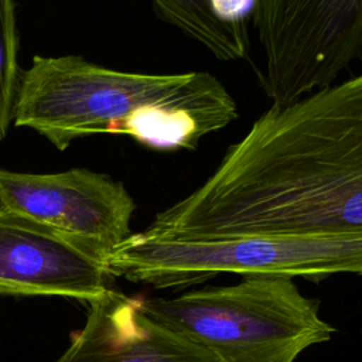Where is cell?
Returning a JSON list of instances; mask_svg holds the SVG:
<instances>
[{
  "mask_svg": "<svg viewBox=\"0 0 362 362\" xmlns=\"http://www.w3.org/2000/svg\"><path fill=\"white\" fill-rule=\"evenodd\" d=\"M139 307L219 362H294L335 332L320 317V301L280 276H249L170 298L139 297Z\"/></svg>",
  "mask_w": 362,
  "mask_h": 362,
  "instance_id": "cell-3",
  "label": "cell"
},
{
  "mask_svg": "<svg viewBox=\"0 0 362 362\" xmlns=\"http://www.w3.org/2000/svg\"><path fill=\"white\" fill-rule=\"evenodd\" d=\"M110 274L105 255L28 216L0 206V293L89 303Z\"/></svg>",
  "mask_w": 362,
  "mask_h": 362,
  "instance_id": "cell-6",
  "label": "cell"
},
{
  "mask_svg": "<svg viewBox=\"0 0 362 362\" xmlns=\"http://www.w3.org/2000/svg\"><path fill=\"white\" fill-rule=\"evenodd\" d=\"M21 72L16 1L0 0V140L7 134L13 120Z\"/></svg>",
  "mask_w": 362,
  "mask_h": 362,
  "instance_id": "cell-8",
  "label": "cell"
},
{
  "mask_svg": "<svg viewBox=\"0 0 362 362\" xmlns=\"http://www.w3.org/2000/svg\"><path fill=\"white\" fill-rule=\"evenodd\" d=\"M144 232L174 238L362 235V76L272 106L212 175Z\"/></svg>",
  "mask_w": 362,
  "mask_h": 362,
  "instance_id": "cell-1",
  "label": "cell"
},
{
  "mask_svg": "<svg viewBox=\"0 0 362 362\" xmlns=\"http://www.w3.org/2000/svg\"><path fill=\"white\" fill-rule=\"evenodd\" d=\"M188 1L189 0H151V4L158 18L168 24L182 14Z\"/></svg>",
  "mask_w": 362,
  "mask_h": 362,
  "instance_id": "cell-9",
  "label": "cell"
},
{
  "mask_svg": "<svg viewBox=\"0 0 362 362\" xmlns=\"http://www.w3.org/2000/svg\"><path fill=\"white\" fill-rule=\"evenodd\" d=\"M83 327L55 362H219L209 351L146 315L139 297L109 287L88 303Z\"/></svg>",
  "mask_w": 362,
  "mask_h": 362,
  "instance_id": "cell-7",
  "label": "cell"
},
{
  "mask_svg": "<svg viewBox=\"0 0 362 362\" xmlns=\"http://www.w3.org/2000/svg\"><path fill=\"white\" fill-rule=\"evenodd\" d=\"M238 117L236 100L209 72H126L79 55L33 57L13 110L16 126L59 151L95 134L129 136L163 151L195 150Z\"/></svg>",
  "mask_w": 362,
  "mask_h": 362,
  "instance_id": "cell-2",
  "label": "cell"
},
{
  "mask_svg": "<svg viewBox=\"0 0 362 362\" xmlns=\"http://www.w3.org/2000/svg\"><path fill=\"white\" fill-rule=\"evenodd\" d=\"M110 277L156 288L185 287L222 273L280 276L318 283L361 273L362 235L320 238H174L130 233L106 256Z\"/></svg>",
  "mask_w": 362,
  "mask_h": 362,
  "instance_id": "cell-4",
  "label": "cell"
},
{
  "mask_svg": "<svg viewBox=\"0 0 362 362\" xmlns=\"http://www.w3.org/2000/svg\"><path fill=\"white\" fill-rule=\"evenodd\" d=\"M0 206L85 242L106 256L132 233L136 201L122 181L89 168L47 174L0 168Z\"/></svg>",
  "mask_w": 362,
  "mask_h": 362,
  "instance_id": "cell-5",
  "label": "cell"
}]
</instances>
